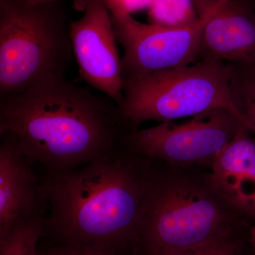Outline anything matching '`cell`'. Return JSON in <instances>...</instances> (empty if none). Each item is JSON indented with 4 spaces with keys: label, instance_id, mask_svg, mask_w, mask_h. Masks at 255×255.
<instances>
[{
    "label": "cell",
    "instance_id": "6da1fadb",
    "mask_svg": "<svg viewBox=\"0 0 255 255\" xmlns=\"http://www.w3.org/2000/svg\"><path fill=\"white\" fill-rule=\"evenodd\" d=\"M112 99L66 78L42 80L0 98V135L47 173L109 155L130 131Z\"/></svg>",
    "mask_w": 255,
    "mask_h": 255
},
{
    "label": "cell",
    "instance_id": "7a4b0ae2",
    "mask_svg": "<svg viewBox=\"0 0 255 255\" xmlns=\"http://www.w3.org/2000/svg\"><path fill=\"white\" fill-rule=\"evenodd\" d=\"M122 147L63 172L47 173L41 191L50 210L46 227L67 244L110 248L139 239L146 164Z\"/></svg>",
    "mask_w": 255,
    "mask_h": 255
},
{
    "label": "cell",
    "instance_id": "3957f363",
    "mask_svg": "<svg viewBox=\"0 0 255 255\" xmlns=\"http://www.w3.org/2000/svg\"><path fill=\"white\" fill-rule=\"evenodd\" d=\"M210 182L157 175L147 167L139 216V239L149 255L194 249L233 232L239 221Z\"/></svg>",
    "mask_w": 255,
    "mask_h": 255
},
{
    "label": "cell",
    "instance_id": "277c9868",
    "mask_svg": "<svg viewBox=\"0 0 255 255\" xmlns=\"http://www.w3.org/2000/svg\"><path fill=\"white\" fill-rule=\"evenodd\" d=\"M74 57L60 1L0 0V98L42 80L66 78Z\"/></svg>",
    "mask_w": 255,
    "mask_h": 255
},
{
    "label": "cell",
    "instance_id": "5b68a950",
    "mask_svg": "<svg viewBox=\"0 0 255 255\" xmlns=\"http://www.w3.org/2000/svg\"><path fill=\"white\" fill-rule=\"evenodd\" d=\"M230 75L229 63L199 59L124 80L121 114L131 130L148 121L173 122L216 110L230 111L245 125L230 97Z\"/></svg>",
    "mask_w": 255,
    "mask_h": 255
},
{
    "label": "cell",
    "instance_id": "8992f818",
    "mask_svg": "<svg viewBox=\"0 0 255 255\" xmlns=\"http://www.w3.org/2000/svg\"><path fill=\"white\" fill-rule=\"evenodd\" d=\"M243 126L230 111L216 110L194 116L185 123L162 122L130 130L124 135L122 145L132 153L178 167L201 164L211 167Z\"/></svg>",
    "mask_w": 255,
    "mask_h": 255
},
{
    "label": "cell",
    "instance_id": "52a82bcc",
    "mask_svg": "<svg viewBox=\"0 0 255 255\" xmlns=\"http://www.w3.org/2000/svg\"><path fill=\"white\" fill-rule=\"evenodd\" d=\"M112 16L116 38L124 50L123 80L187 66L200 59L204 18L181 28L144 23L132 14Z\"/></svg>",
    "mask_w": 255,
    "mask_h": 255
},
{
    "label": "cell",
    "instance_id": "ba28073f",
    "mask_svg": "<svg viewBox=\"0 0 255 255\" xmlns=\"http://www.w3.org/2000/svg\"><path fill=\"white\" fill-rule=\"evenodd\" d=\"M84 14L70 23L74 57L82 80L120 107L124 100L122 58L106 0H82Z\"/></svg>",
    "mask_w": 255,
    "mask_h": 255
},
{
    "label": "cell",
    "instance_id": "9c48e42d",
    "mask_svg": "<svg viewBox=\"0 0 255 255\" xmlns=\"http://www.w3.org/2000/svg\"><path fill=\"white\" fill-rule=\"evenodd\" d=\"M204 18L200 59L236 63L255 58V0H194Z\"/></svg>",
    "mask_w": 255,
    "mask_h": 255
},
{
    "label": "cell",
    "instance_id": "30bf717a",
    "mask_svg": "<svg viewBox=\"0 0 255 255\" xmlns=\"http://www.w3.org/2000/svg\"><path fill=\"white\" fill-rule=\"evenodd\" d=\"M31 160L12 142L0 145V236L20 223L43 215L41 181Z\"/></svg>",
    "mask_w": 255,
    "mask_h": 255
},
{
    "label": "cell",
    "instance_id": "8fae6325",
    "mask_svg": "<svg viewBox=\"0 0 255 255\" xmlns=\"http://www.w3.org/2000/svg\"><path fill=\"white\" fill-rule=\"evenodd\" d=\"M211 186L230 207L255 221V135L245 126L215 161Z\"/></svg>",
    "mask_w": 255,
    "mask_h": 255
},
{
    "label": "cell",
    "instance_id": "7c38bea8",
    "mask_svg": "<svg viewBox=\"0 0 255 255\" xmlns=\"http://www.w3.org/2000/svg\"><path fill=\"white\" fill-rule=\"evenodd\" d=\"M229 64L230 97L245 125L255 135V58Z\"/></svg>",
    "mask_w": 255,
    "mask_h": 255
},
{
    "label": "cell",
    "instance_id": "4fadbf2b",
    "mask_svg": "<svg viewBox=\"0 0 255 255\" xmlns=\"http://www.w3.org/2000/svg\"><path fill=\"white\" fill-rule=\"evenodd\" d=\"M46 219L34 216L0 236V255H38L37 243L44 235Z\"/></svg>",
    "mask_w": 255,
    "mask_h": 255
},
{
    "label": "cell",
    "instance_id": "5bb4252c",
    "mask_svg": "<svg viewBox=\"0 0 255 255\" xmlns=\"http://www.w3.org/2000/svg\"><path fill=\"white\" fill-rule=\"evenodd\" d=\"M151 23L171 28L186 27L200 19L194 0H153L148 8Z\"/></svg>",
    "mask_w": 255,
    "mask_h": 255
},
{
    "label": "cell",
    "instance_id": "9a60e30c",
    "mask_svg": "<svg viewBox=\"0 0 255 255\" xmlns=\"http://www.w3.org/2000/svg\"><path fill=\"white\" fill-rule=\"evenodd\" d=\"M241 245L231 234L194 249L167 255H241Z\"/></svg>",
    "mask_w": 255,
    "mask_h": 255
},
{
    "label": "cell",
    "instance_id": "2e32d148",
    "mask_svg": "<svg viewBox=\"0 0 255 255\" xmlns=\"http://www.w3.org/2000/svg\"><path fill=\"white\" fill-rule=\"evenodd\" d=\"M43 255H118L117 251L100 247L75 246L67 244L55 248Z\"/></svg>",
    "mask_w": 255,
    "mask_h": 255
},
{
    "label": "cell",
    "instance_id": "e0dca14e",
    "mask_svg": "<svg viewBox=\"0 0 255 255\" xmlns=\"http://www.w3.org/2000/svg\"><path fill=\"white\" fill-rule=\"evenodd\" d=\"M153 0H106L110 13L114 15L132 14L148 9Z\"/></svg>",
    "mask_w": 255,
    "mask_h": 255
},
{
    "label": "cell",
    "instance_id": "ac0fdd59",
    "mask_svg": "<svg viewBox=\"0 0 255 255\" xmlns=\"http://www.w3.org/2000/svg\"><path fill=\"white\" fill-rule=\"evenodd\" d=\"M30 4H43L47 3L56 2L60 0H26Z\"/></svg>",
    "mask_w": 255,
    "mask_h": 255
},
{
    "label": "cell",
    "instance_id": "d6986e66",
    "mask_svg": "<svg viewBox=\"0 0 255 255\" xmlns=\"http://www.w3.org/2000/svg\"><path fill=\"white\" fill-rule=\"evenodd\" d=\"M251 242L253 251L255 253V221L254 226L252 227L251 230Z\"/></svg>",
    "mask_w": 255,
    "mask_h": 255
},
{
    "label": "cell",
    "instance_id": "ffe728a7",
    "mask_svg": "<svg viewBox=\"0 0 255 255\" xmlns=\"http://www.w3.org/2000/svg\"></svg>",
    "mask_w": 255,
    "mask_h": 255
}]
</instances>
